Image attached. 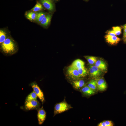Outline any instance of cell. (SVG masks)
Instances as JSON below:
<instances>
[{
    "mask_svg": "<svg viewBox=\"0 0 126 126\" xmlns=\"http://www.w3.org/2000/svg\"><path fill=\"white\" fill-rule=\"evenodd\" d=\"M43 9L42 4L39 2H37L32 10L34 12H37L40 11Z\"/></svg>",
    "mask_w": 126,
    "mask_h": 126,
    "instance_id": "cell-22",
    "label": "cell"
},
{
    "mask_svg": "<svg viewBox=\"0 0 126 126\" xmlns=\"http://www.w3.org/2000/svg\"><path fill=\"white\" fill-rule=\"evenodd\" d=\"M84 84V82L82 80L74 81L73 82V85L74 87L77 89L82 87Z\"/></svg>",
    "mask_w": 126,
    "mask_h": 126,
    "instance_id": "cell-14",
    "label": "cell"
},
{
    "mask_svg": "<svg viewBox=\"0 0 126 126\" xmlns=\"http://www.w3.org/2000/svg\"><path fill=\"white\" fill-rule=\"evenodd\" d=\"M40 106V103L37 100L25 101L24 104L25 108L27 110L37 109Z\"/></svg>",
    "mask_w": 126,
    "mask_h": 126,
    "instance_id": "cell-4",
    "label": "cell"
},
{
    "mask_svg": "<svg viewBox=\"0 0 126 126\" xmlns=\"http://www.w3.org/2000/svg\"><path fill=\"white\" fill-rule=\"evenodd\" d=\"M67 73L68 75L73 79H77L81 77L77 69L69 67Z\"/></svg>",
    "mask_w": 126,
    "mask_h": 126,
    "instance_id": "cell-7",
    "label": "cell"
},
{
    "mask_svg": "<svg viewBox=\"0 0 126 126\" xmlns=\"http://www.w3.org/2000/svg\"><path fill=\"white\" fill-rule=\"evenodd\" d=\"M112 30L116 35H119L121 33V28L119 26L114 27H112Z\"/></svg>",
    "mask_w": 126,
    "mask_h": 126,
    "instance_id": "cell-23",
    "label": "cell"
},
{
    "mask_svg": "<svg viewBox=\"0 0 126 126\" xmlns=\"http://www.w3.org/2000/svg\"><path fill=\"white\" fill-rule=\"evenodd\" d=\"M106 126H113V124L112 122L110 120H106L105 121Z\"/></svg>",
    "mask_w": 126,
    "mask_h": 126,
    "instance_id": "cell-26",
    "label": "cell"
},
{
    "mask_svg": "<svg viewBox=\"0 0 126 126\" xmlns=\"http://www.w3.org/2000/svg\"><path fill=\"white\" fill-rule=\"evenodd\" d=\"M37 116L38 124L41 125L44 121L46 117V112L42 106L38 109Z\"/></svg>",
    "mask_w": 126,
    "mask_h": 126,
    "instance_id": "cell-5",
    "label": "cell"
},
{
    "mask_svg": "<svg viewBox=\"0 0 126 126\" xmlns=\"http://www.w3.org/2000/svg\"><path fill=\"white\" fill-rule=\"evenodd\" d=\"M84 63L82 60L77 59L74 61L69 66L70 67L77 69L84 66Z\"/></svg>",
    "mask_w": 126,
    "mask_h": 126,
    "instance_id": "cell-10",
    "label": "cell"
},
{
    "mask_svg": "<svg viewBox=\"0 0 126 126\" xmlns=\"http://www.w3.org/2000/svg\"><path fill=\"white\" fill-rule=\"evenodd\" d=\"M18 49L14 41L10 37H8L0 44V51L7 56H11L16 53Z\"/></svg>",
    "mask_w": 126,
    "mask_h": 126,
    "instance_id": "cell-1",
    "label": "cell"
},
{
    "mask_svg": "<svg viewBox=\"0 0 126 126\" xmlns=\"http://www.w3.org/2000/svg\"><path fill=\"white\" fill-rule=\"evenodd\" d=\"M96 80L98 89L101 91H104L107 87L106 83L102 78H98L95 79Z\"/></svg>",
    "mask_w": 126,
    "mask_h": 126,
    "instance_id": "cell-6",
    "label": "cell"
},
{
    "mask_svg": "<svg viewBox=\"0 0 126 126\" xmlns=\"http://www.w3.org/2000/svg\"><path fill=\"white\" fill-rule=\"evenodd\" d=\"M89 70L90 75L91 77H97L99 76L97 74L90 66Z\"/></svg>",
    "mask_w": 126,
    "mask_h": 126,
    "instance_id": "cell-24",
    "label": "cell"
},
{
    "mask_svg": "<svg viewBox=\"0 0 126 126\" xmlns=\"http://www.w3.org/2000/svg\"><path fill=\"white\" fill-rule=\"evenodd\" d=\"M44 7L48 10L52 11L54 9L53 4L51 0H40Z\"/></svg>",
    "mask_w": 126,
    "mask_h": 126,
    "instance_id": "cell-9",
    "label": "cell"
},
{
    "mask_svg": "<svg viewBox=\"0 0 126 126\" xmlns=\"http://www.w3.org/2000/svg\"><path fill=\"white\" fill-rule=\"evenodd\" d=\"M6 32L3 30H0V43H3L8 37Z\"/></svg>",
    "mask_w": 126,
    "mask_h": 126,
    "instance_id": "cell-21",
    "label": "cell"
},
{
    "mask_svg": "<svg viewBox=\"0 0 126 126\" xmlns=\"http://www.w3.org/2000/svg\"><path fill=\"white\" fill-rule=\"evenodd\" d=\"M95 65L98 67L102 71H105L107 70V66L105 63L102 60H97Z\"/></svg>",
    "mask_w": 126,
    "mask_h": 126,
    "instance_id": "cell-11",
    "label": "cell"
},
{
    "mask_svg": "<svg viewBox=\"0 0 126 126\" xmlns=\"http://www.w3.org/2000/svg\"><path fill=\"white\" fill-rule=\"evenodd\" d=\"M37 15V13L33 12L27 13L26 14V17L28 19L33 20H35Z\"/></svg>",
    "mask_w": 126,
    "mask_h": 126,
    "instance_id": "cell-19",
    "label": "cell"
},
{
    "mask_svg": "<svg viewBox=\"0 0 126 126\" xmlns=\"http://www.w3.org/2000/svg\"></svg>",
    "mask_w": 126,
    "mask_h": 126,
    "instance_id": "cell-31",
    "label": "cell"
},
{
    "mask_svg": "<svg viewBox=\"0 0 126 126\" xmlns=\"http://www.w3.org/2000/svg\"><path fill=\"white\" fill-rule=\"evenodd\" d=\"M123 28L124 31L123 35H126V24L123 26Z\"/></svg>",
    "mask_w": 126,
    "mask_h": 126,
    "instance_id": "cell-28",
    "label": "cell"
},
{
    "mask_svg": "<svg viewBox=\"0 0 126 126\" xmlns=\"http://www.w3.org/2000/svg\"><path fill=\"white\" fill-rule=\"evenodd\" d=\"M88 86L91 89L95 91L97 88L95 80H92L88 83Z\"/></svg>",
    "mask_w": 126,
    "mask_h": 126,
    "instance_id": "cell-17",
    "label": "cell"
},
{
    "mask_svg": "<svg viewBox=\"0 0 126 126\" xmlns=\"http://www.w3.org/2000/svg\"><path fill=\"white\" fill-rule=\"evenodd\" d=\"M123 39L124 42L126 43V35H123Z\"/></svg>",
    "mask_w": 126,
    "mask_h": 126,
    "instance_id": "cell-30",
    "label": "cell"
},
{
    "mask_svg": "<svg viewBox=\"0 0 126 126\" xmlns=\"http://www.w3.org/2000/svg\"><path fill=\"white\" fill-rule=\"evenodd\" d=\"M46 16L44 12H41L37 13V15L35 19L37 22H41Z\"/></svg>",
    "mask_w": 126,
    "mask_h": 126,
    "instance_id": "cell-20",
    "label": "cell"
},
{
    "mask_svg": "<svg viewBox=\"0 0 126 126\" xmlns=\"http://www.w3.org/2000/svg\"><path fill=\"white\" fill-rule=\"evenodd\" d=\"M107 35H108L111 36H116V35L113 30L108 31L107 32Z\"/></svg>",
    "mask_w": 126,
    "mask_h": 126,
    "instance_id": "cell-27",
    "label": "cell"
},
{
    "mask_svg": "<svg viewBox=\"0 0 126 126\" xmlns=\"http://www.w3.org/2000/svg\"><path fill=\"white\" fill-rule=\"evenodd\" d=\"M71 108L70 105L65 101L58 103L56 105L55 107L54 115L63 112Z\"/></svg>",
    "mask_w": 126,
    "mask_h": 126,
    "instance_id": "cell-2",
    "label": "cell"
},
{
    "mask_svg": "<svg viewBox=\"0 0 126 126\" xmlns=\"http://www.w3.org/2000/svg\"><path fill=\"white\" fill-rule=\"evenodd\" d=\"M107 42L111 45L117 44L120 40V39L116 36H111L108 35H106L105 36Z\"/></svg>",
    "mask_w": 126,
    "mask_h": 126,
    "instance_id": "cell-8",
    "label": "cell"
},
{
    "mask_svg": "<svg viewBox=\"0 0 126 126\" xmlns=\"http://www.w3.org/2000/svg\"><path fill=\"white\" fill-rule=\"evenodd\" d=\"M84 57L88 63L91 65L95 64L97 60V58L94 56H85Z\"/></svg>",
    "mask_w": 126,
    "mask_h": 126,
    "instance_id": "cell-15",
    "label": "cell"
},
{
    "mask_svg": "<svg viewBox=\"0 0 126 126\" xmlns=\"http://www.w3.org/2000/svg\"><path fill=\"white\" fill-rule=\"evenodd\" d=\"M52 15L50 14L46 15L42 21L41 22V24L44 26H46L48 25L51 21Z\"/></svg>",
    "mask_w": 126,
    "mask_h": 126,
    "instance_id": "cell-13",
    "label": "cell"
},
{
    "mask_svg": "<svg viewBox=\"0 0 126 126\" xmlns=\"http://www.w3.org/2000/svg\"><path fill=\"white\" fill-rule=\"evenodd\" d=\"M98 126H106L105 121L99 123L98 125Z\"/></svg>",
    "mask_w": 126,
    "mask_h": 126,
    "instance_id": "cell-29",
    "label": "cell"
},
{
    "mask_svg": "<svg viewBox=\"0 0 126 126\" xmlns=\"http://www.w3.org/2000/svg\"><path fill=\"white\" fill-rule=\"evenodd\" d=\"M90 66L92 67L99 76L101 74L102 71L98 67L95 65H90Z\"/></svg>",
    "mask_w": 126,
    "mask_h": 126,
    "instance_id": "cell-25",
    "label": "cell"
},
{
    "mask_svg": "<svg viewBox=\"0 0 126 126\" xmlns=\"http://www.w3.org/2000/svg\"><path fill=\"white\" fill-rule=\"evenodd\" d=\"M30 85L33 88V91L36 94L38 97L43 103L45 101L44 94L36 82L33 81L31 83Z\"/></svg>",
    "mask_w": 126,
    "mask_h": 126,
    "instance_id": "cell-3",
    "label": "cell"
},
{
    "mask_svg": "<svg viewBox=\"0 0 126 126\" xmlns=\"http://www.w3.org/2000/svg\"><path fill=\"white\" fill-rule=\"evenodd\" d=\"M37 97L36 94L33 91L27 96L26 98L25 101H29L36 100H37Z\"/></svg>",
    "mask_w": 126,
    "mask_h": 126,
    "instance_id": "cell-16",
    "label": "cell"
},
{
    "mask_svg": "<svg viewBox=\"0 0 126 126\" xmlns=\"http://www.w3.org/2000/svg\"><path fill=\"white\" fill-rule=\"evenodd\" d=\"M77 69L81 77H85L87 75V70L84 66Z\"/></svg>",
    "mask_w": 126,
    "mask_h": 126,
    "instance_id": "cell-18",
    "label": "cell"
},
{
    "mask_svg": "<svg viewBox=\"0 0 126 126\" xmlns=\"http://www.w3.org/2000/svg\"><path fill=\"white\" fill-rule=\"evenodd\" d=\"M81 91L87 95H90L95 93L94 91L91 89L88 86L84 87L81 90Z\"/></svg>",
    "mask_w": 126,
    "mask_h": 126,
    "instance_id": "cell-12",
    "label": "cell"
}]
</instances>
